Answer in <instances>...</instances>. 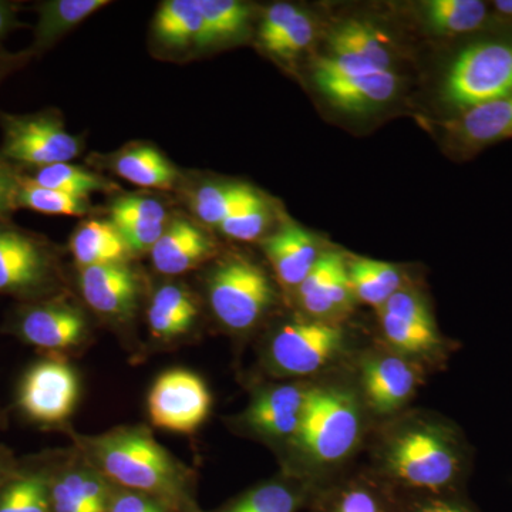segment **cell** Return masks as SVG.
Returning <instances> with one entry per match:
<instances>
[{
	"label": "cell",
	"mask_w": 512,
	"mask_h": 512,
	"mask_svg": "<svg viewBox=\"0 0 512 512\" xmlns=\"http://www.w3.org/2000/svg\"><path fill=\"white\" fill-rule=\"evenodd\" d=\"M80 289L90 308L110 318L126 319L136 312L140 279L124 262L83 268Z\"/></svg>",
	"instance_id": "cell-13"
},
{
	"label": "cell",
	"mask_w": 512,
	"mask_h": 512,
	"mask_svg": "<svg viewBox=\"0 0 512 512\" xmlns=\"http://www.w3.org/2000/svg\"><path fill=\"white\" fill-rule=\"evenodd\" d=\"M299 12L301 9L291 3H275V5L269 6L264 20H262L261 29H259V39L266 50L282 36Z\"/></svg>",
	"instance_id": "cell-39"
},
{
	"label": "cell",
	"mask_w": 512,
	"mask_h": 512,
	"mask_svg": "<svg viewBox=\"0 0 512 512\" xmlns=\"http://www.w3.org/2000/svg\"><path fill=\"white\" fill-rule=\"evenodd\" d=\"M390 470L404 483L437 490L453 480L458 460L454 448L431 429L404 431L390 446Z\"/></svg>",
	"instance_id": "cell-7"
},
{
	"label": "cell",
	"mask_w": 512,
	"mask_h": 512,
	"mask_svg": "<svg viewBox=\"0 0 512 512\" xmlns=\"http://www.w3.org/2000/svg\"><path fill=\"white\" fill-rule=\"evenodd\" d=\"M431 28L446 35H464L483 28L487 3L480 0H431L424 5Z\"/></svg>",
	"instance_id": "cell-30"
},
{
	"label": "cell",
	"mask_w": 512,
	"mask_h": 512,
	"mask_svg": "<svg viewBox=\"0 0 512 512\" xmlns=\"http://www.w3.org/2000/svg\"><path fill=\"white\" fill-rule=\"evenodd\" d=\"M151 423L174 433H192L211 409L207 384L188 370H168L151 387L147 400Z\"/></svg>",
	"instance_id": "cell-8"
},
{
	"label": "cell",
	"mask_w": 512,
	"mask_h": 512,
	"mask_svg": "<svg viewBox=\"0 0 512 512\" xmlns=\"http://www.w3.org/2000/svg\"><path fill=\"white\" fill-rule=\"evenodd\" d=\"M111 224L116 228L128 225L165 224L167 210L157 198L147 195H123L110 207Z\"/></svg>",
	"instance_id": "cell-37"
},
{
	"label": "cell",
	"mask_w": 512,
	"mask_h": 512,
	"mask_svg": "<svg viewBox=\"0 0 512 512\" xmlns=\"http://www.w3.org/2000/svg\"><path fill=\"white\" fill-rule=\"evenodd\" d=\"M268 222V207L261 195L254 191L251 197L238 210L232 212L218 228L225 237L248 242L261 237L268 227Z\"/></svg>",
	"instance_id": "cell-36"
},
{
	"label": "cell",
	"mask_w": 512,
	"mask_h": 512,
	"mask_svg": "<svg viewBox=\"0 0 512 512\" xmlns=\"http://www.w3.org/2000/svg\"><path fill=\"white\" fill-rule=\"evenodd\" d=\"M308 390L279 386L255 397L248 407L249 426L271 437H296L301 426Z\"/></svg>",
	"instance_id": "cell-18"
},
{
	"label": "cell",
	"mask_w": 512,
	"mask_h": 512,
	"mask_svg": "<svg viewBox=\"0 0 512 512\" xmlns=\"http://www.w3.org/2000/svg\"><path fill=\"white\" fill-rule=\"evenodd\" d=\"M305 311L315 316H329L343 311L352 302L348 265L339 252L319 256L312 271L298 286Z\"/></svg>",
	"instance_id": "cell-15"
},
{
	"label": "cell",
	"mask_w": 512,
	"mask_h": 512,
	"mask_svg": "<svg viewBox=\"0 0 512 512\" xmlns=\"http://www.w3.org/2000/svg\"><path fill=\"white\" fill-rule=\"evenodd\" d=\"M316 86L343 110L365 111L392 100L399 80L392 70L336 72L316 63Z\"/></svg>",
	"instance_id": "cell-12"
},
{
	"label": "cell",
	"mask_w": 512,
	"mask_h": 512,
	"mask_svg": "<svg viewBox=\"0 0 512 512\" xmlns=\"http://www.w3.org/2000/svg\"><path fill=\"white\" fill-rule=\"evenodd\" d=\"M110 5L107 0H50L37 6V25L33 52H42L60 37L76 28L97 10Z\"/></svg>",
	"instance_id": "cell-24"
},
{
	"label": "cell",
	"mask_w": 512,
	"mask_h": 512,
	"mask_svg": "<svg viewBox=\"0 0 512 512\" xmlns=\"http://www.w3.org/2000/svg\"><path fill=\"white\" fill-rule=\"evenodd\" d=\"M153 29L156 39L165 47H198L204 33V18L197 0H167L158 9Z\"/></svg>",
	"instance_id": "cell-26"
},
{
	"label": "cell",
	"mask_w": 512,
	"mask_h": 512,
	"mask_svg": "<svg viewBox=\"0 0 512 512\" xmlns=\"http://www.w3.org/2000/svg\"><path fill=\"white\" fill-rule=\"evenodd\" d=\"M165 224H144L128 225L119 229L121 238L128 249V252H147L154 248L158 239L164 234Z\"/></svg>",
	"instance_id": "cell-41"
},
{
	"label": "cell",
	"mask_w": 512,
	"mask_h": 512,
	"mask_svg": "<svg viewBox=\"0 0 512 512\" xmlns=\"http://www.w3.org/2000/svg\"><path fill=\"white\" fill-rule=\"evenodd\" d=\"M109 512H173L167 505L150 495L114 488Z\"/></svg>",
	"instance_id": "cell-40"
},
{
	"label": "cell",
	"mask_w": 512,
	"mask_h": 512,
	"mask_svg": "<svg viewBox=\"0 0 512 512\" xmlns=\"http://www.w3.org/2000/svg\"><path fill=\"white\" fill-rule=\"evenodd\" d=\"M450 130L471 150L512 138V93L463 111Z\"/></svg>",
	"instance_id": "cell-21"
},
{
	"label": "cell",
	"mask_w": 512,
	"mask_h": 512,
	"mask_svg": "<svg viewBox=\"0 0 512 512\" xmlns=\"http://www.w3.org/2000/svg\"><path fill=\"white\" fill-rule=\"evenodd\" d=\"M512 93V43L483 42L466 47L448 70L444 96L461 110Z\"/></svg>",
	"instance_id": "cell-3"
},
{
	"label": "cell",
	"mask_w": 512,
	"mask_h": 512,
	"mask_svg": "<svg viewBox=\"0 0 512 512\" xmlns=\"http://www.w3.org/2000/svg\"><path fill=\"white\" fill-rule=\"evenodd\" d=\"M343 339V330L330 323H288L272 339L271 359L285 375H312L336 356Z\"/></svg>",
	"instance_id": "cell-9"
},
{
	"label": "cell",
	"mask_w": 512,
	"mask_h": 512,
	"mask_svg": "<svg viewBox=\"0 0 512 512\" xmlns=\"http://www.w3.org/2000/svg\"><path fill=\"white\" fill-rule=\"evenodd\" d=\"M197 5L204 18L200 49L241 35L251 19V8L237 0H197Z\"/></svg>",
	"instance_id": "cell-28"
},
{
	"label": "cell",
	"mask_w": 512,
	"mask_h": 512,
	"mask_svg": "<svg viewBox=\"0 0 512 512\" xmlns=\"http://www.w3.org/2000/svg\"><path fill=\"white\" fill-rule=\"evenodd\" d=\"M29 177L42 187L66 192V194L83 198V200H89L90 195L94 192H103L111 188L109 181L70 163L36 168L35 174L29 175Z\"/></svg>",
	"instance_id": "cell-32"
},
{
	"label": "cell",
	"mask_w": 512,
	"mask_h": 512,
	"mask_svg": "<svg viewBox=\"0 0 512 512\" xmlns=\"http://www.w3.org/2000/svg\"><path fill=\"white\" fill-rule=\"evenodd\" d=\"M111 168L119 177L138 187L170 190L178 180L177 168L150 146H134L121 151L114 157Z\"/></svg>",
	"instance_id": "cell-23"
},
{
	"label": "cell",
	"mask_w": 512,
	"mask_h": 512,
	"mask_svg": "<svg viewBox=\"0 0 512 512\" xmlns=\"http://www.w3.org/2000/svg\"><path fill=\"white\" fill-rule=\"evenodd\" d=\"M13 63H16L15 60H10L9 57L0 56V79H2L3 74L8 72L9 67L12 66Z\"/></svg>",
	"instance_id": "cell-47"
},
{
	"label": "cell",
	"mask_w": 512,
	"mask_h": 512,
	"mask_svg": "<svg viewBox=\"0 0 512 512\" xmlns=\"http://www.w3.org/2000/svg\"><path fill=\"white\" fill-rule=\"evenodd\" d=\"M335 512H380L372 494L363 490H352L340 500Z\"/></svg>",
	"instance_id": "cell-43"
},
{
	"label": "cell",
	"mask_w": 512,
	"mask_h": 512,
	"mask_svg": "<svg viewBox=\"0 0 512 512\" xmlns=\"http://www.w3.org/2000/svg\"><path fill=\"white\" fill-rule=\"evenodd\" d=\"M22 175L10 165L8 160L0 157V220H6L9 214L18 208V192Z\"/></svg>",
	"instance_id": "cell-42"
},
{
	"label": "cell",
	"mask_w": 512,
	"mask_h": 512,
	"mask_svg": "<svg viewBox=\"0 0 512 512\" xmlns=\"http://www.w3.org/2000/svg\"><path fill=\"white\" fill-rule=\"evenodd\" d=\"M299 497L282 483L259 485L218 512H295Z\"/></svg>",
	"instance_id": "cell-35"
},
{
	"label": "cell",
	"mask_w": 512,
	"mask_h": 512,
	"mask_svg": "<svg viewBox=\"0 0 512 512\" xmlns=\"http://www.w3.org/2000/svg\"><path fill=\"white\" fill-rule=\"evenodd\" d=\"M93 451L104 476L120 488L150 495L173 512H198L181 468L146 431L104 434Z\"/></svg>",
	"instance_id": "cell-1"
},
{
	"label": "cell",
	"mask_w": 512,
	"mask_h": 512,
	"mask_svg": "<svg viewBox=\"0 0 512 512\" xmlns=\"http://www.w3.org/2000/svg\"><path fill=\"white\" fill-rule=\"evenodd\" d=\"M114 488L90 468L50 473V512H109Z\"/></svg>",
	"instance_id": "cell-17"
},
{
	"label": "cell",
	"mask_w": 512,
	"mask_h": 512,
	"mask_svg": "<svg viewBox=\"0 0 512 512\" xmlns=\"http://www.w3.org/2000/svg\"><path fill=\"white\" fill-rule=\"evenodd\" d=\"M198 308L190 293L178 285H164L154 293L148 309V325L154 338L171 340L194 325Z\"/></svg>",
	"instance_id": "cell-22"
},
{
	"label": "cell",
	"mask_w": 512,
	"mask_h": 512,
	"mask_svg": "<svg viewBox=\"0 0 512 512\" xmlns=\"http://www.w3.org/2000/svg\"><path fill=\"white\" fill-rule=\"evenodd\" d=\"M79 397V380L72 367L43 360L30 367L19 389V406L39 423H59L72 414Z\"/></svg>",
	"instance_id": "cell-10"
},
{
	"label": "cell",
	"mask_w": 512,
	"mask_h": 512,
	"mask_svg": "<svg viewBox=\"0 0 512 512\" xmlns=\"http://www.w3.org/2000/svg\"><path fill=\"white\" fill-rule=\"evenodd\" d=\"M382 329L387 342L404 353H426L440 343L434 323H421L382 311Z\"/></svg>",
	"instance_id": "cell-34"
},
{
	"label": "cell",
	"mask_w": 512,
	"mask_h": 512,
	"mask_svg": "<svg viewBox=\"0 0 512 512\" xmlns=\"http://www.w3.org/2000/svg\"><path fill=\"white\" fill-rule=\"evenodd\" d=\"M279 281L286 286L302 284L319 259L315 238L298 225H285L264 242Z\"/></svg>",
	"instance_id": "cell-20"
},
{
	"label": "cell",
	"mask_w": 512,
	"mask_h": 512,
	"mask_svg": "<svg viewBox=\"0 0 512 512\" xmlns=\"http://www.w3.org/2000/svg\"><path fill=\"white\" fill-rule=\"evenodd\" d=\"M50 471L18 470L0 488V512H50Z\"/></svg>",
	"instance_id": "cell-27"
},
{
	"label": "cell",
	"mask_w": 512,
	"mask_h": 512,
	"mask_svg": "<svg viewBox=\"0 0 512 512\" xmlns=\"http://www.w3.org/2000/svg\"><path fill=\"white\" fill-rule=\"evenodd\" d=\"M359 433V407L350 393L333 387L308 390L295 439L313 460H342L355 447Z\"/></svg>",
	"instance_id": "cell-2"
},
{
	"label": "cell",
	"mask_w": 512,
	"mask_h": 512,
	"mask_svg": "<svg viewBox=\"0 0 512 512\" xmlns=\"http://www.w3.org/2000/svg\"><path fill=\"white\" fill-rule=\"evenodd\" d=\"M3 143L0 157L13 163L40 168L69 163L80 154V140L64 128L55 114L0 116Z\"/></svg>",
	"instance_id": "cell-6"
},
{
	"label": "cell",
	"mask_w": 512,
	"mask_h": 512,
	"mask_svg": "<svg viewBox=\"0 0 512 512\" xmlns=\"http://www.w3.org/2000/svg\"><path fill=\"white\" fill-rule=\"evenodd\" d=\"M214 254V242L194 222L175 218L151 249V261L160 274L181 275Z\"/></svg>",
	"instance_id": "cell-16"
},
{
	"label": "cell",
	"mask_w": 512,
	"mask_h": 512,
	"mask_svg": "<svg viewBox=\"0 0 512 512\" xmlns=\"http://www.w3.org/2000/svg\"><path fill=\"white\" fill-rule=\"evenodd\" d=\"M13 332L23 342L39 349L67 350L79 345L86 323L82 313L63 303H36L16 313Z\"/></svg>",
	"instance_id": "cell-11"
},
{
	"label": "cell",
	"mask_w": 512,
	"mask_h": 512,
	"mask_svg": "<svg viewBox=\"0 0 512 512\" xmlns=\"http://www.w3.org/2000/svg\"><path fill=\"white\" fill-rule=\"evenodd\" d=\"M367 399L377 412L400 409L416 389V373L399 357L382 356L367 360L362 370Z\"/></svg>",
	"instance_id": "cell-19"
},
{
	"label": "cell",
	"mask_w": 512,
	"mask_h": 512,
	"mask_svg": "<svg viewBox=\"0 0 512 512\" xmlns=\"http://www.w3.org/2000/svg\"><path fill=\"white\" fill-rule=\"evenodd\" d=\"M210 303L215 316L229 329L252 328L274 302V288L259 266L244 258L222 262L212 272Z\"/></svg>",
	"instance_id": "cell-4"
},
{
	"label": "cell",
	"mask_w": 512,
	"mask_h": 512,
	"mask_svg": "<svg viewBox=\"0 0 512 512\" xmlns=\"http://www.w3.org/2000/svg\"><path fill=\"white\" fill-rule=\"evenodd\" d=\"M332 56L320 59L322 66L336 72L392 70V55L382 33L362 20L343 23L330 36Z\"/></svg>",
	"instance_id": "cell-14"
},
{
	"label": "cell",
	"mask_w": 512,
	"mask_h": 512,
	"mask_svg": "<svg viewBox=\"0 0 512 512\" xmlns=\"http://www.w3.org/2000/svg\"><path fill=\"white\" fill-rule=\"evenodd\" d=\"M353 295L363 303L383 306L402 285L396 266L373 259H357L348 266Z\"/></svg>",
	"instance_id": "cell-29"
},
{
	"label": "cell",
	"mask_w": 512,
	"mask_h": 512,
	"mask_svg": "<svg viewBox=\"0 0 512 512\" xmlns=\"http://www.w3.org/2000/svg\"><path fill=\"white\" fill-rule=\"evenodd\" d=\"M19 467L6 448L0 447V488L18 473Z\"/></svg>",
	"instance_id": "cell-45"
},
{
	"label": "cell",
	"mask_w": 512,
	"mask_h": 512,
	"mask_svg": "<svg viewBox=\"0 0 512 512\" xmlns=\"http://www.w3.org/2000/svg\"><path fill=\"white\" fill-rule=\"evenodd\" d=\"M419 512H468L463 508L457 507V505H451L446 503H433L426 505L421 508Z\"/></svg>",
	"instance_id": "cell-46"
},
{
	"label": "cell",
	"mask_w": 512,
	"mask_h": 512,
	"mask_svg": "<svg viewBox=\"0 0 512 512\" xmlns=\"http://www.w3.org/2000/svg\"><path fill=\"white\" fill-rule=\"evenodd\" d=\"M254 188L245 184L202 185L192 200V210L204 224L220 227L229 215L251 197Z\"/></svg>",
	"instance_id": "cell-31"
},
{
	"label": "cell",
	"mask_w": 512,
	"mask_h": 512,
	"mask_svg": "<svg viewBox=\"0 0 512 512\" xmlns=\"http://www.w3.org/2000/svg\"><path fill=\"white\" fill-rule=\"evenodd\" d=\"M18 8L10 2L0 0V39H3L10 30L18 28Z\"/></svg>",
	"instance_id": "cell-44"
},
{
	"label": "cell",
	"mask_w": 512,
	"mask_h": 512,
	"mask_svg": "<svg viewBox=\"0 0 512 512\" xmlns=\"http://www.w3.org/2000/svg\"><path fill=\"white\" fill-rule=\"evenodd\" d=\"M18 208H25L39 214L66 215V217H80L89 210L87 200L42 187L25 175L20 178Z\"/></svg>",
	"instance_id": "cell-33"
},
{
	"label": "cell",
	"mask_w": 512,
	"mask_h": 512,
	"mask_svg": "<svg viewBox=\"0 0 512 512\" xmlns=\"http://www.w3.org/2000/svg\"><path fill=\"white\" fill-rule=\"evenodd\" d=\"M70 251L82 269L124 262L128 254L119 229L106 221H87L80 225L70 241Z\"/></svg>",
	"instance_id": "cell-25"
},
{
	"label": "cell",
	"mask_w": 512,
	"mask_h": 512,
	"mask_svg": "<svg viewBox=\"0 0 512 512\" xmlns=\"http://www.w3.org/2000/svg\"><path fill=\"white\" fill-rule=\"evenodd\" d=\"M57 284L53 249L45 239L0 220V295L35 299Z\"/></svg>",
	"instance_id": "cell-5"
},
{
	"label": "cell",
	"mask_w": 512,
	"mask_h": 512,
	"mask_svg": "<svg viewBox=\"0 0 512 512\" xmlns=\"http://www.w3.org/2000/svg\"><path fill=\"white\" fill-rule=\"evenodd\" d=\"M313 33L315 28H313L312 19L301 10L282 36L275 40L268 50L272 55L279 57H293L311 45Z\"/></svg>",
	"instance_id": "cell-38"
}]
</instances>
